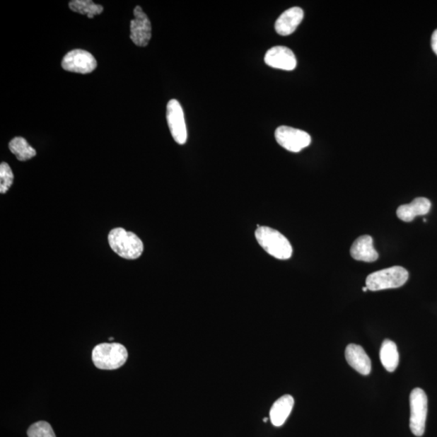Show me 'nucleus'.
<instances>
[{"mask_svg": "<svg viewBox=\"0 0 437 437\" xmlns=\"http://www.w3.org/2000/svg\"><path fill=\"white\" fill-rule=\"evenodd\" d=\"M14 176L10 166L2 162L0 165V193L5 194L13 183Z\"/></svg>", "mask_w": 437, "mask_h": 437, "instance_id": "nucleus-20", "label": "nucleus"}, {"mask_svg": "<svg viewBox=\"0 0 437 437\" xmlns=\"http://www.w3.org/2000/svg\"><path fill=\"white\" fill-rule=\"evenodd\" d=\"M368 290V288H367V287H363V291H367Z\"/></svg>", "mask_w": 437, "mask_h": 437, "instance_id": "nucleus-22", "label": "nucleus"}, {"mask_svg": "<svg viewBox=\"0 0 437 437\" xmlns=\"http://www.w3.org/2000/svg\"><path fill=\"white\" fill-rule=\"evenodd\" d=\"M166 117L173 139L178 144H186L187 140L186 121L182 105L178 100L173 99L168 103Z\"/></svg>", "mask_w": 437, "mask_h": 437, "instance_id": "nucleus-7", "label": "nucleus"}, {"mask_svg": "<svg viewBox=\"0 0 437 437\" xmlns=\"http://www.w3.org/2000/svg\"><path fill=\"white\" fill-rule=\"evenodd\" d=\"M94 366L103 371H115L124 366L128 358L126 347L117 343H104L94 347L92 354Z\"/></svg>", "mask_w": 437, "mask_h": 437, "instance_id": "nucleus-3", "label": "nucleus"}, {"mask_svg": "<svg viewBox=\"0 0 437 437\" xmlns=\"http://www.w3.org/2000/svg\"><path fill=\"white\" fill-rule=\"evenodd\" d=\"M109 244L112 250L123 259L137 260L144 251V244L137 235L117 228L109 234Z\"/></svg>", "mask_w": 437, "mask_h": 437, "instance_id": "nucleus-2", "label": "nucleus"}, {"mask_svg": "<svg viewBox=\"0 0 437 437\" xmlns=\"http://www.w3.org/2000/svg\"><path fill=\"white\" fill-rule=\"evenodd\" d=\"M134 18L131 21L132 41L138 47H147L152 37V25L141 7L134 9Z\"/></svg>", "mask_w": 437, "mask_h": 437, "instance_id": "nucleus-9", "label": "nucleus"}, {"mask_svg": "<svg viewBox=\"0 0 437 437\" xmlns=\"http://www.w3.org/2000/svg\"><path fill=\"white\" fill-rule=\"evenodd\" d=\"M431 48H433V52L437 55V30L434 31L433 33V36H431Z\"/></svg>", "mask_w": 437, "mask_h": 437, "instance_id": "nucleus-21", "label": "nucleus"}, {"mask_svg": "<svg viewBox=\"0 0 437 437\" xmlns=\"http://www.w3.org/2000/svg\"><path fill=\"white\" fill-rule=\"evenodd\" d=\"M431 202L426 198L414 199L411 204L401 205L397 209V216L404 222H412L418 216L427 215L431 209Z\"/></svg>", "mask_w": 437, "mask_h": 437, "instance_id": "nucleus-14", "label": "nucleus"}, {"mask_svg": "<svg viewBox=\"0 0 437 437\" xmlns=\"http://www.w3.org/2000/svg\"><path fill=\"white\" fill-rule=\"evenodd\" d=\"M277 143L291 153H299L309 147L311 136L307 132L287 126L279 127L274 132Z\"/></svg>", "mask_w": 437, "mask_h": 437, "instance_id": "nucleus-6", "label": "nucleus"}, {"mask_svg": "<svg viewBox=\"0 0 437 437\" xmlns=\"http://www.w3.org/2000/svg\"><path fill=\"white\" fill-rule=\"evenodd\" d=\"M380 360L386 371L390 373L395 371L400 363V354L393 341L390 339L383 341L380 351Z\"/></svg>", "mask_w": 437, "mask_h": 437, "instance_id": "nucleus-16", "label": "nucleus"}, {"mask_svg": "<svg viewBox=\"0 0 437 437\" xmlns=\"http://www.w3.org/2000/svg\"><path fill=\"white\" fill-rule=\"evenodd\" d=\"M264 60L269 66L284 71H293L298 65L293 50L281 46L274 47L268 49Z\"/></svg>", "mask_w": 437, "mask_h": 437, "instance_id": "nucleus-10", "label": "nucleus"}, {"mask_svg": "<svg viewBox=\"0 0 437 437\" xmlns=\"http://www.w3.org/2000/svg\"><path fill=\"white\" fill-rule=\"evenodd\" d=\"M410 429L416 436L424 433L428 414V397L420 388L414 389L410 395Z\"/></svg>", "mask_w": 437, "mask_h": 437, "instance_id": "nucleus-5", "label": "nucleus"}, {"mask_svg": "<svg viewBox=\"0 0 437 437\" xmlns=\"http://www.w3.org/2000/svg\"><path fill=\"white\" fill-rule=\"evenodd\" d=\"M350 254L357 261L373 262L378 260V253L373 247V238L363 235L358 238L352 244Z\"/></svg>", "mask_w": 437, "mask_h": 437, "instance_id": "nucleus-13", "label": "nucleus"}, {"mask_svg": "<svg viewBox=\"0 0 437 437\" xmlns=\"http://www.w3.org/2000/svg\"><path fill=\"white\" fill-rule=\"evenodd\" d=\"M345 357L349 366L359 373L367 376L371 372L372 363L366 351L360 345L349 344L345 351Z\"/></svg>", "mask_w": 437, "mask_h": 437, "instance_id": "nucleus-12", "label": "nucleus"}, {"mask_svg": "<svg viewBox=\"0 0 437 437\" xmlns=\"http://www.w3.org/2000/svg\"><path fill=\"white\" fill-rule=\"evenodd\" d=\"M114 338H110V341L114 340Z\"/></svg>", "mask_w": 437, "mask_h": 437, "instance_id": "nucleus-24", "label": "nucleus"}, {"mask_svg": "<svg viewBox=\"0 0 437 437\" xmlns=\"http://www.w3.org/2000/svg\"><path fill=\"white\" fill-rule=\"evenodd\" d=\"M9 149L20 161L30 160L37 155L36 150L22 137H16L11 140Z\"/></svg>", "mask_w": 437, "mask_h": 437, "instance_id": "nucleus-17", "label": "nucleus"}, {"mask_svg": "<svg viewBox=\"0 0 437 437\" xmlns=\"http://www.w3.org/2000/svg\"><path fill=\"white\" fill-rule=\"evenodd\" d=\"M304 19V11L299 7L291 8L280 15L274 29L278 35L289 36L293 33Z\"/></svg>", "mask_w": 437, "mask_h": 437, "instance_id": "nucleus-11", "label": "nucleus"}, {"mask_svg": "<svg viewBox=\"0 0 437 437\" xmlns=\"http://www.w3.org/2000/svg\"><path fill=\"white\" fill-rule=\"evenodd\" d=\"M97 66V60L92 54L79 49L71 50L62 60L64 70L80 74H88L96 69Z\"/></svg>", "mask_w": 437, "mask_h": 437, "instance_id": "nucleus-8", "label": "nucleus"}, {"mask_svg": "<svg viewBox=\"0 0 437 437\" xmlns=\"http://www.w3.org/2000/svg\"><path fill=\"white\" fill-rule=\"evenodd\" d=\"M255 238L267 253L279 260H288L293 255V247L282 233L270 227L259 226Z\"/></svg>", "mask_w": 437, "mask_h": 437, "instance_id": "nucleus-1", "label": "nucleus"}, {"mask_svg": "<svg viewBox=\"0 0 437 437\" xmlns=\"http://www.w3.org/2000/svg\"><path fill=\"white\" fill-rule=\"evenodd\" d=\"M408 278L409 273L404 267H392L369 274L366 287L373 291L397 289L404 285Z\"/></svg>", "mask_w": 437, "mask_h": 437, "instance_id": "nucleus-4", "label": "nucleus"}, {"mask_svg": "<svg viewBox=\"0 0 437 437\" xmlns=\"http://www.w3.org/2000/svg\"><path fill=\"white\" fill-rule=\"evenodd\" d=\"M27 435L29 437H56L52 425L46 421L32 424L27 431Z\"/></svg>", "mask_w": 437, "mask_h": 437, "instance_id": "nucleus-19", "label": "nucleus"}, {"mask_svg": "<svg viewBox=\"0 0 437 437\" xmlns=\"http://www.w3.org/2000/svg\"><path fill=\"white\" fill-rule=\"evenodd\" d=\"M69 8L73 12L86 15L91 19L103 13L104 10L102 5L94 4L91 0H73L69 3Z\"/></svg>", "mask_w": 437, "mask_h": 437, "instance_id": "nucleus-18", "label": "nucleus"}, {"mask_svg": "<svg viewBox=\"0 0 437 437\" xmlns=\"http://www.w3.org/2000/svg\"><path fill=\"white\" fill-rule=\"evenodd\" d=\"M294 406V399L289 395L279 397L274 403L270 411V419L272 424L280 427L290 416Z\"/></svg>", "mask_w": 437, "mask_h": 437, "instance_id": "nucleus-15", "label": "nucleus"}, {"mask_svg": "<svg viewBox=\"0 0 437 437\" xmlns=\"http://www.w3.org/2000/svg\"><path fill=\"white\" fill-rule=\"evenodd\" d=\"M267 420H268V419H267V418H265V419H264V422H267Z\"/></svg>", "mask_w": 437, "mask_h": 437, "instance_id": "nucleus-23", "label": "nucleus"}]
</instances>
